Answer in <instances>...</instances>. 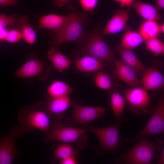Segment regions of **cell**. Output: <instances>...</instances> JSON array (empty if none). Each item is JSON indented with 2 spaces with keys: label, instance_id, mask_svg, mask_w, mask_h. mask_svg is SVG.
<instances>
[{
  "label": "cell",
  "instance_id": "6da1fadb",
  "mask_svg": "<svg viewBox=\"0 0 164 164\" xmlns=\"http://www.w3.org/2000/svg\"><path fill=\"white\" fill-rule=\"evenodd\" d=\"M71 12L64 26L56 32H50L49 44L50 47L59 49L63 44L70 42L78 44L84 39L87 30L84 26L89 23L90 19L87 13L78 11L72 3L68 7Z\"/></svg>",
  "mask_w": 164,
  "mask_h": 164
},
{
  "label": "cell",
  "instance_id": "7a4b0ae2",
  "mask_svg": "<svg viewBox=\"0 0 164 164\" xmlns=\"http://www.w3.org/2000/svg\"><path fill=\"white\" fill-rule=\"evenodd\" d=\"M103 36L97 27L91 31H87L84 38L78 44L77 48L71 52V56L76 59L84 56H91L107 66L114 65L116 58Z\"/></svg>",
  "mask_w": 164,
  "mask_h": 164
},
{
  "label": "cell",
  "instance_id": "3957f363",
  "mask_svg": "<svg viewBox=\"0 0 164 164\" xmlns=\"http://www.w3.org/2000/svg\"><path fill=\"white\" fill-rule=\"evenodd\" d=\"M89 132V128H75L64 123L52 121L50 129L43 141L45 143L55 141L72 143L77 150H80L87 146V134Z\"/></svg>",
  "mask_w": 164,
  "mask_h": 164
},
{
  "label": "cell",
  "instance_id": "277c9868",
  "mask_svg": "<svg viewBox=\"0 0 164 164\" xmlns=\"http://www.w3.org/2000/svg\"><path fill=\"white\" fill-rule=\"evenodd\" d=\"M19 125L24 132L39 130L46 135L50 131L52 121L47 114L36 103L20 108L18 114Z\"/></svg>",
  "mask_w": 164,
  "mask_h": 164
},
{
  "label": "cell",
  "instance_id": "5b68a950",
  "mask_svg": "<svg viewBox=\"0 0 164 164\" xmlns=\"http://www.w3.org/2000/svg\"><path fill=\"white\" fill-rule=\"evenodd\" d=\"M162 145L160 140L153 142L146 139H140L133 147L120 156L117 163L149 164L160 150Z\"/></svg>",
  "mask_w": 164,
  "mask_h": 164
},
{
  "label": "cell",
  "instance_id": "8992f818",
  "mask_svg": "<svg viewBox=\"0 0 164 164\" xmlns=\"http://www.w3.org/2000/svg\"><path fill=\"white\" fill-rule=\"evenodd\" d=\"M125 119L122 118L117 120L114 124L106 127L98 128L91 126L89 131L94 134L98 138L99 147L105 152H117L119 148H122V141L120 138L119 128Z\"/></svg>",
  "mask_w": 164,
  "mask_h": 164
},
{
  "label": "cell",
  "instance_id": "52a82bcc",
  "mask_svg": "<svg viewBox=\"0 0 164 164\" xmlns=\"http://www.w3.org/2000/svg\"><path fill=\"white\" fill-rule=\"evenodd\" d=\"M53 66L45 60L38 58H30L15 71L14 76L25 79L35 78L42 81L51 76Z\"/></svg>",
  "mask_w": 164,
  "mask_h": 164
},
{
  "label": "cell",
  "instance_id": "ba28073f",
  "mask_svg": "<svg viewBox=\"0 0 164 164\" xmlns=\"http://www.w3.org/2000/svg\"><path fill=\"white\" fill-rule=\"evenodd\" d=\"M124 93L131 111L139 116L150 114L153 111L147 91L143 87H132L125 90Z\"/></svg>",
  "mask_w": 164,
  "mask_h": 164
},
{
  "label": "cell",
  "instance_id": "9c48e42d",
  "mask_svg": "<svg viewBox=\"0 0 164 164\" xmlns=\"http://www.w3.org/2000/svg\"><path fill=\"white\" fill-rule=\"evenodd\" d=\"M24 131L19 125L12 127L9 133L0 138V164H12L18 155L16 140L21 137Z\"/></svg>",
  "mask_w": 164,
  "mask_h": 164
},
{
  "label": "cell",
  "instance_id": "30bf717a",
  "mask_svg": "<svg viewBox=\"0 0 164 164\" xmlns=\"http://www.w3.org/2000/svg\"><path fill=\"white\" fill-rule=\"evenodd\" d=\"M71 105L73 115L65 123L67 125H86L94 120L104 117L105 109L103 107L81 105L74 102L72 103Z\"/></svg>",
  "mask_w": 164,
  "mask_h": 164
},
{
  "label": "cell",
  "instance_id": "8fae6325",
  "mask_svg": "<svg viewBox=\"0 0 164 164\" xmlns=\"http://www.w3.org/2000/svg\"><path fill=\"white\" fill-rule=\"evenodd\" d=\"M153 114L144 128L136 136L131 138H126L128 142H133L143 137L163 133L164 132V98L161 97L153 111Z\"/></svg>",
  "mask_w": 164,
  "mask_h": 164
},
{
  "label": "cell",
  "instance_id": "7c38bea8",
  "mask_svg": "<svg viewBox=\"0 0 164 164\" xmlns=\"http://www.w3.org/2000/svg\"><path fill=\"white\" fill-rule=\"evenodd\" d=\"M72 103L69 96L49 98L45 101H40L36 103L47 114L52 121H60Z\"/></svg>",
  "mask_w": 164,
  "mask_h": 164
},
{
  "label": "cell",
  "instance_id": "4fadbf2b",
  "mask_svg": "<svg viewBox=\"0 0 164 164\" xmlns=\"http://www.w3.org/2000/svg\"><path fill=\"white\" fill-rule=\"evenodd\" d=\"M112 72L113 76L117 80H121L130 86L142 87L141 80L137 75L135 71L122 61L115 59Z\"/></svg>",
  "mask_w": 164,
  "mask_h": 164
},
{
  "label": "cell",
  "instance_id": "5bb4252c",
  "mask_svg": "<svg viewBox=\"0 0 164 164\" xmlns=\"http://www.w3.org/2000/svg\"><path fill=\"white\" fill-rule=\"evenodd\" d=\"M142 87L146 91H156L164 86V77L160 71L155 67L146 68L141 80Z\"/></svg>",
  "mask_w": 164,
  "mask_h": 164
},
{
  "label": "cell",
  "instance_id": "9a60e30c",
  "mask_svg": "<svg viewBox=\"0 0 164 164\" xmlns=\"http://www.w3.org/2000/svg\"><path fill=\"white\" fill-rule=\"evenodd\" d=\"M129 17L128 11L120 10L112 16L101 33L104 36L118 33L123 29Z\"/></svg>",
  "mask_w": 164,
  "mask_h": 164
},
{
  "label": "cell",
  "instance_id": "2e32d148",
  "mask_svg": "<svg viewBox=\"0 0 164 164\" xmlns=\"http://www.w3.org/2000/svg\"><path fill=\"white\" fill-rule=\"evenodd\" d=\"M76 69L79 71L86 73H94L104 69L107 64L94 57L84 56L73 61Z\"/></svg>",
  "mask_w": 164,
  "mask_h": 164
},
{
  "label": "cell",
  "instance_id": "e0dca14e",
  "mask_svg": "<svg viewBox=\"0 0 164 164\" xmlns=\"http://www.w3.org/2000/svg\"><path fill=\"white\" fill-rule=\"evenodd\" d=\"M69 17V14L64 15L50 14L43 15L39 18L37 28L49 29L52 32H56L64 26Z\"/></svg>",
  "mask_w": 164,
  "mask_h": 164
},
{
  "label": "cell",
  "instance_id": "ac0fdd59",
  "mask_svg": "<svg viewBox=\"0 0 164 164\" xmlns=\"http://www.w3.org/2000/svg\"><path fill=\"white\" fill-rule=\"evenodd\" d=\"M47 54V58L51 61L53 68L59 73H63L68 69L73 62L59 49L50 47Z\"/></svg>",
  "mask_w": 164,
  "mask_h": 164
},
{
  "label": "cell",
  "instance_id": "d6986e66",
  "mask_svg": "<svg viewBox=\"0 0 164 164\" xmlns=\"http://www.w3.org/2000/svg\"><path fill=\"white\" fill-rule=\"evenodd\" d=\"M122 61L132 68L137 74L142 75L146 68L132 50L124 48L120 45L117 47Z\"/></svg>",
  "mask_w": 164,
  "mask_h": 164
},
{
  "label": "cell",
  "instance_id": "ffe728a7",
  "mask_svg": "<svg viewBox=\"0 0 164 164\" xmlns=\"http://www.w3.org/2000/svg\"><path fill=\"white\" fill-rule=\"evenodd\" d=\"M138 14L145 20L159 21L160 15L153 5L136 0L133 7Z\"/></svg>",
  "mask_w": 164,
  "mask_h": 164
},
{
  "label": "cell",
  "instance_id": "44dd1931",
  "mask_svg": "<svg viewBox=\"0 0 164 164\" xmlns=\"http://www.w3.org/2000/svg\"><path fill=\"white\" fill-rule=\"evenodd\" d=\"M75 89L64 82L56 80L49 86L47 92L50 98H56L67 96Z\"/></svg>",
  "mask_w": 164,
  "mask_h": 164
},
{
  "label": "cell",
  "instance_id": "7402d4cb",
  "mask_svg": "<svg viewBox=\"0 0 164 164\" xmlns=\"http://www.w3.org/2000/svg\"><path fill=\"white\" fill-rule=\"evenodd\" d=\"M16 22L25 42L29 44H33L36 41V34L32 26L28 22L27 16L24 15L20 17L17 20Z\"/></svg>",
  "mask_w": 164,
  "mask_h": 164
},
{
  "label": "cell",
  "instance_id": "603a6c76",
  "mask_svg": "<svg viewBox=\"0 0 164 164\" xmlns=\"http://www.w3.org/2000/svg\"><path fill=\"white\" fill-rule=\"evenodd\" d=\"M142 37L138 32L128 30L124 34L120 46L122 47L132 50L144 41Z\"/></svg>",
  "mask_w": 164,
  "mask_h": 164
},
{
  "label": "cell",
  "instance_id": "cb8c5ba5",
  "mask_svg": "<svg viewBox=\"0 0 164 164\" xmlns=\"http://www.w3.org/2000/svg\"><path fill=\"white\" fill-rule=\"evenodd\" d=\"M92 79L96 85L101 89L112 91L114 87L113 78L104 69L94 73Z\"/></svg>",
  "mask_w": 164,
  "mask_h": 164
},
{
  "label": "cell",
  "instance_id": "d4e9b609",
  "mask_svg": "<svg viewBox=\"0 0 164 164\" xmlns=\"http://www.w3.org/2000/svg\"><path fill=\"white\" fill-rule=\"evenodd\" d=\"M110 105L117 120L121 118L126 105V100L118 92L112 90L111 93Z\"/></svg>",
  "mask_w": 164,
  "mask_h": 164
},
{
  "label": "cell",
  "instance_id": "484cf974",
  "mask_svg": "<svg viewBox=\"0 0 164 164\" xmlns=\"http://www.w3.org/2000/svg\"><path fill=\"white\" fill-rule=\"evenodd\" d=\"M138 32L144 41L149 39L158 37L160 32L159 24L157 21L145 20L141 23Z\"/></svg>",
  "mask_w": 164,
  "mask_h": 164
},
{
  "label": "cell",
  "instance_id": "4316f807",
  "mask_svg": "<svg viewBox=\"0 0 164 164\" xmlns=\"http://www.w3.org/2000/svg\"><path fill=\"white\" fill-rule=\"evenodd\" d=\"M76 153L75 149L70 144H61L54 149L53 159L60 161L70 157H76Z\"/></svg>",
  "mask_w": 164,
  "mask_h": 164
},
{
  "label": "cell",
  "instance_id": "83f0119b",
  "mask_svg": "<svg viewBox=\"0 0 164 164\" xmlns=\"http://www.w3.org/2000/svg\"><path fill=\"white\" fill-rule=\"evenodd\" d=\"M144 41L146 50L150 51L154 56L164 55V44L158 37L149 39Z\"/></svg>",
  "mask_w": 164,
  "mask_h": 164
},
{
  "label": "cell",
  "instance_id": "f1b7e54d",
  "mask_svg": "<svg viewBox=\"0 0 164 164\" xmlns=\"http://www.w3.org/2000/svg\"><path fill=\"white\" fill-rule=\"evenodd\" d=\"M22 38V34L19 29H12L8 30L5 40L10 43H14Z\"/></svg>",
  "mask_w": 164,
  "mask_h": 164
},
{
  "label": "cell",
  "instance_id": "f546056e",
  "mask_svg": "<svg viewBox=\"0 0 164 164\" xmlns=\"http://www.w3.org/2000/svg\"><path fill=\"white\" fill-rule=\"evenodd\" d=\"M15 16L8 15L4 13L0 14V29L5 28L7 26H12L16 23Z\"/></svg>",
  "mask_w": 164,
  "mask_h": 164
},
{
  "label": "cell",
  "instance_id": "4dcf8cb0",
  "mask_svg": "<svg viewBox=\"0 0 164 164\" xmlns=\"http://www.w3.org/2000/svg\"><path fill=\"white\" fill-rule=\"evenodd\" d=\"M80 4L85 12L91 14L97 6L98 0H79Z\"/></svg>",
  "mask_w": 164,
  "mask_h": 164
},
{
  "label": "cell",
  "instance_id": "1f68e13d",
  "mask_svg": "<svg viewBox=\"0 0 164 164\" xmlns=\"http://www.w3.org/2000/svg\"><path fill=\"white\" fill-rule=\"evenodd\" d=\"M136 0H114L118 3L122 7H127L130 8L133 7L134 3Z\"/></svg>",
  "mask_w": 164,
  "mask_h": 164
},
{
  "label": "cell",
  "instance_id": "d6a6232c",
  "mask_svg": "<svg viewBox=\"0 0 164 164\" xmlns=\"http://www.w3.org/2000/svg\"><path fill=\"white\" fill-rule=\"evenodd\" d=\"M60 164H76L78 162L76 157H70L59 161Z\"/></svg>",
  "mask_w": 164,
  "mask_h": 164
},
{
  "label": "cell",
  "instance_id": "836d02e7",
  "mask_svg": "<svg viewBox=\"0 0 164 164\" xmlns=\"http://www.w3.org/2000/svg\"><path fill=\"white\" fill-rule=\"evenodd\" d=\"M19 0H0V7L16 5Z\"/></svg>",
  "mask_w": 164,
  "mask_h": 164
},
{
  "label": "cell",
  "instance_id": "e575fe53",
  "mask_svg": "<svg viewBox=\"0 0 164 164\" xmlns=\"http://www.w3.org/2000/svg\"><path fill=\"white\" fill-rule=\"evenodd\" d=\"M53 3L56 7L67 6L68 7L72 3L70 0H54Z\"/></svg>",
  "mask_w": 164,
  "mask_h": 164
},
{
  "label": "cell",
  "instance_id": "d590c367",
  "mask_svg": "<svg viewBox=\"0 0 164 164\" xmlns=\"http://www.w3.org/2000/svg\"><path fill=\"white\" fill-rule=\"evenodd\" d=\"M8 30L5 28L0 29V40H5Z\"/></svg>",
  "mask_w": 164,
  "mask_h": 164
},
{
  "label": "cell",
  "instance_id": "8d00e7d4",
  "mask_svg": "<svg viewBox=\"0 0 164 164\" xmlns=\"http://www.w3.org/2000/svg\"><path fill=\"white\" fill-rule=\"evenodd\" d=\"M156 4L158 8L161 9H164V0H155Z\"/></svg>",
  "mask_w": 164,
  "mask_h": 164
},
{
  "label": "cell",
  "instance_id": "74e56055",
  "mask_svg": "<svg viewBox=\"0 0 164 164\" xmlns=\"http://www.w3.org/2000/svg\"><path fill=\"white\" fill-rule=\"evenodd\" d=\"M157 163L158 164H164V149H162L161 154V155L159 158Z\"/></svg>",
  "mask_w": 164,
  "mask_h": 164
},
{
  "label": "cell",
  "instance_id": "f35d334b",
  "mask_svg": "<svg viewBox=\"0 0 164 164\" xmlns=\"http://www.w3.org/2000/svg\"><path fill=\"white\" fill-rule=\"evenodd\" d=\"M159 29L161 32L163 33H164V23H162L160 25H159Z\"/></svg>",
  "mask_w": 164,
  "mask_h": 164
},
{
  "label": "cell",
  "instance_id": "ab89813d",
  "mask_svg": "<svg viewBox=\"0 0 164 164\" xmlns=\"http://www.w3.org/2000/svg\"><path fill=\"white\" fill-rule=\"evenodd\" d=\"M1 42H2V41H1L0 40V43H1Z\"/></svg>",
  "mask_w": 164,
  "mask_h": 164
}]
</instances>
